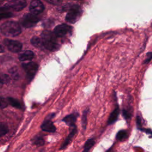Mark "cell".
Segmentation results:
<instances>
[{
  "mask_svg": "<svg viewBox=\"0 0 152 152\" xmlns=\"http://www.w3.org/2000/svg\"><path fill=\"white\" fill-rule=\"evenodd\" d=\"M41 39L43 46L48 50L55 51L59 48V45L56 42L55 35L50 31H43L41 34Z\"/></svg>",
  "mask_w": 152,
  "mask_h": 152,
  "instance_id": "1",
  "label": "cell"
},
{
  "mask_svg": "<svg viewBox=\"0 0 152 152\" xmlns=\"http://www.w3.org/2000/svg\"><path fill=\"white\" fill-rule=\"evenodd\" d=\"M119 115V106L116 105L115 109L112 112V113H110L109 117V119L107 120V124L111 125L115 123L117 121Z\"/></svg>",
  "mask_w": 152,
  "mask_h": 152,
  "instance_id": "13",
  "label": "cell"
},
{
  "mask_svg": "<svg viewBox=\"0 0 152 152\" xmlns=\"http://www.w3.org/2000/svg\"><path fill=\"white\" fill-rule=\"evenodd\" d=\"M8 102H9V103L14 107H16V108H18V109H21V103H20V102L18 100H17L15 99H14L12 97H8Z\"/></svg>",
  "mask_w": 152,
  "mask_h": 152,
  "instance_id": "18",
  "label": "cell"
},
{
  "mask_svg": "<svg viewBox=\"0 0 152 152\" xmlns=\"http://www.w3.org/2000/svg\"><path fill=\"white\" fill-rule=\"evenodd\" d=\"M27 5V2L25 0L19 1L12 5L0 7V11H9L10 10L14 11H19L24 9Z\"/></svg>",
  "mask_w": 152,
  "mask_h": 152,
  "instance_id": "6",
  "label": "cell"
},
{
  "mask_svg": "<svg viewBox=\"0 0 152 152\" xmlns=\"http://www.w3.org/2000/svg\"><path fill=\"white\" fill-rule=\"evenodd\" d=\"M12 16V14L10 11H1L0 12V20L10 18Z\"/></svg>",
  "mask_w": 152,
  "mask_h": 152,
  "instance_id": "24",
  "label": "cell"
},
{
  "mask_svg": "<svg viewBox=\"0 0 152 152\" xmlns=\"http://www.w3.org/2000/svg\"><path fill=\"white\" fill-rule=\"evenodd\" d=\"M2 33L7 36L14 37L20 34L21 30L19 24L15 21H7L1 26Z\"/></svg>",
  "mask_w": 152,
  "mask_h": 152,
  "instance_id": "2",
  "label": "cell"
},
{
  "mask_svg": "<svg viewBox=\"0 0 152 152\" xmlns=\"http://www.w3.org/2000/svg\"><path fill=\"white\" fill-rule=\"evenodd\" d=\"M10 1H17V0H10Z\"/></svg>",
  "mask_w": 152,
  "mask_h": 152,
  "instance_id": "35",
  "label": "cell"
},
{
  "mask_svg": "<svg viewBox=\"0 0 152 152\" xmlns=\"http://www.w3.org/2000/svg\"><path fill=\"white\" fill-rule=\"evenodd\" d=\"M88 108L86 109L83 112V115H82V119H81V124H82V127L85 130L87 128V115L88 112Z\"/></svg>",
  "mask_w": 152,
  "mask_h": 152,
  "instance_id": "17",
  "label": "cell"
},
{
  "mask_svg": "<svg viewBox=\"0 0 152 152\" xmlns=\"http://www.w3.org/2000/svg\"><path fill=\"white\" fill-rule=\"evenodd\" d=\"M152 59V52H149L147 54V58L146 59H145L144 61V63H148L150 61H151V59Z\"/></svg>",
  "mask_w": 152,
  "mask_h": 152,
  "instance_id": "29",
  "label": "cell"
},
{
  "mask_svg": "<svg viewBox=\"0 0 152 152\" xmlns=\"http://www.w3.org/2000/svg\"><path fill=\"white\" fill-rule=\"evenodd\" d=\"M83 152H89V150H86V149H84V150L83 151Z\"/></svg>",
  "mask_w": 152,
  "mask_h": 152,
  "instance_id": "33",
  "label": "cell"
},
{
  "mask_svg": "<svg viewBox=\"0 0 152 152\" xmlns=\"http://www.w3.org/2000/svg\"><path fill=\"white\" fill-rule=\"evenodd\" d=\"M106 152H115L114 150H113V147H111L110 148H109Z\"/></svg>",
  "mask_w": 152,
  "mask_h": 152,
  "instance_id": "30",
  "label": "cell"
},
{
  "mask_svg": "<svg viewBox=\"0 0 152 152\" xmlns=\"http://www.w3.org/2000/svg\"><path fill=\"white\" fill-rule=\"evenodd\" d=\"M4 52V47L0 45V53H2Z\"/></svg>",
  "mask_w": 152,
  "mask_h": 152,
  "instance_id": "31",
  "label": "cell"
},
{
  "mask_svg": "<svg viewBox=\"0 0 152 152\" xmlns=\"http://www.w3.org/2000/svg\"><path fill=\"white\" fill-rule=\"evenodd\" d=\"M72 27L66 24L58 25L55 28L53 33L56 37H63L71 31Z\"/></svg>",
  "mask_w": 152,
  "mask_h": 152,
  "instance_id": "8",
  "label": "cell"
},
{
  "mask_svg": "<svg viewBox=\"0 0 152 152\" xmlns=\"http://www.w3.org/2000/svg\"><path fill=\"white\" fill-rule=\"evenodd\" d=\"M95 144V141L93 138L88 139L84 144V149H86L88 150H90Z\"/></svg>",
  "mask_w": 152,
  "mask_h": 152,
  "instance_id": "21",
  "label": "cell"
},
{
  "mask_svg": "<svg viewBox=\"0 0 152 152\" xmlns=\"http://www.w3.org/2000/svg\"><path fill=\"white\" fill-rule=\"evenodd\" d=\"M39 18L33 14H27L23 16L21 20L22 25L26 28H29L34 26L38 21Z\"/></svg>",
  "mask_w": 152,
  "mask_h": 152,
  "instance_id": "5",
  "label": "cell"
},
{
  "mask_svg": "<svg viewBox=\"0 0 152 152\" xmlns=\"http://www.w3.org/2000/svg\"><path fill=\"white\" fill-rule=\"evenodd\" d=\"M3 82H2V81L1 80V78H0V88L2 87V85H3Z\"/></svg>",
  "mask_w": 152,
  "mask_h": 152,
  "instance_id": "32",
  "label": "cell"
},
{
  "mask_svg": "<svg viewBox=\"0 0 152 152\" xmlns=\"http://www.w3.org/2000/svg\"><path fill=\"white\" fill-rule=\"evenodd\" d=\"M136 124H137V127L138 128V129L141 131H144L145 128H143L142 126V123H141V118L139 116H137V119H136Z\"/></svg>",
  "mask_w": 152,
  "mask_h": 152,
  "instance_id": "25",
  "label": "cell"
},
{
  "mask_svg": "<svg viewBox=\"0 0 152 152\" xmlns=\"http://www.w3.org/2000/svg\"><path fill=\"white\" fill-rule=\"evenodd\" d=\"M22 66L27 74V78L29 80H31L33 78V77L34 76L35 74L37 71L38 65L35 62H31L28 63L23 64Z\"/></svg>",
  "mask_w": 152,
  "mask_h": 152,
  "instance_id": "4",
  "label": "cell"
},
{
  "mask_svg": "<svg viewBox=\"0 0 152 152\" xmlns=\"http://www.w3.org/2000/svg\"><path fill=\"white\" fill-rule=\"evenodd\" d=\"M4 43L9 50L14 53L19 52L22 48V44L17 40L6 39H4Z\"/></svg>",
  "mask_w": 152,
  "mask_h": 152,
  "instance_id": "7",
  "label": "cell"
},
{
  "mask_svg": "<svg viewBox=\"0 0 152 152\" xmlns=\"http://www.w3.org/2000/svg\"><path fill=\"white\" fill-rule=\"evenodd\" d=\"M9 72L11 76V77L14 80H18L19 78V72L18 71V69L16 66L11 68L9 70Z\"/></svg>",
  "mask_w": 152,
  "mask_h": 152,
  "instance_id": "19",
  "label": "cell"
},
{
  "mask_svg": "<svg viewBox=\"0 0 152 152\" xmlns=\"http://www.w3.org/2000/svg\"><path fill=\"white\" fill-rule=\"evenodd\" d=\"M44 10V5L40 0H33L30 4V11L34 15H38Z\"/></svg>",
  "mask_w": 152,
  "mask_h": 152,
  "instance_id": "9",
  "label": "cell"
},
{
  "mask_svg": "<svg viewBox=\"0 0 152 152\" xmlns=\"http://www.w3.org/2000/svg\"><path fill=\"white\" fill-rule=\"evenodd\" d=\"M40 152H44V151H40Z\"/></svg>",
  "mask_w": 152,
  "mask_h": 152,
  "instance_id": "36",
  "label": "cell"
},
{
  "mask_svg": "<svg viewBox=\"0 0 152 152\" xmlns=\"http://www.w3.org/2000/svg\"><path fill=\"white\" fill-rule=\"evenodd\" d=\"M4 0H0V4H1L4 2Z\"/></svg>",
  "mask_w": 152,
  "mask_h": 152,
  "instance_id": "34",
  "label": "cell"
},
{
  "mask_svg": "<svg viewBox=\"0 0 152 152\" xmlns=\"http://www.w3.org/2000/svg\"><path fill=\"white\" fill-rule=\"evenodd\" d=\"M122 115L125 119H129L132 117V112L130 109H124L122 110Z\"/></svg>",
  "mask_w": 152,
  "mask_h": 152,
  "instance_id": "23",
  "label": "cell"
},
{
  "mask_svg": "<svg viewBox=\"0 0 152 152\" xmlns=\"http://www.w3.org/2000/svg\"><path fill=\"white\" fill-rule=\"evenodd\" d=\"M45 1L53 5H58L62 1V0H45Z\"/></svg>",
  "mask_w": 152,
  "mask_h": 152,
  "instance_id": "28",
  "label": "cell"
},
{
  "mask_svg": "<svg viewBox=\"0 0 152 152\" xmlns=\"http://www.w3.org/2000/svg\"><path fill=\"white\" fill-rule=\"evenodd\" d=\"M77 126H75V125L69 127V133L68 135L67 136V137L66 138V139L65 140V141H64L62 145L61 146L60 150L64 149L66 147V146L71 142V141L74 138V136L77 134Z\"/></svg>",
  "mask_w": 152,
  "mask_h": 152,
  "instance_id": "10",
  "label": "cell"
},
{
  "mask_svg": "<svg viewBox=\"0 0 152 152\" xmlns=\"http://www.w3.org/2000/svg\"><path fill=\"white\" fill-rule=\"evenodd\" d=\"M41 128L43 131L48 132H54L56 131V127L50 120L45 121L41 125Z\"/></svg>",
  "mask_w": 152,
  "mask_h": 152,
  "instance_id": "12",
  "label": "cell"
},
{
  "mask_svg": "<svg viewBox=\"0 0 152 152\" xmlns=\"http://www.w3.org/2000/svg\"><path fill=\"white\" fill-rule=\"evenodd\" d=\"M79 116L78 113H73L70 115H68L64 117L62 119V121L69 127L75 125L76 120L77 117Z\"/></svg>",
  "mask_w": 152,
  "mask_h": 152,
  "instance_id": "11",
  "label": "cell"
},
{
  "mask_svg": "<svg viewBox=\"0 0 152 152\" xmlns=\"http://www.w3.org/2000/svg\"><path fill=\"white\" fill-rule=\"evenodd\" d=\"M128 137V133L126 130L124 129L119 131L116 135V138L119 141H124L126 139H127Z\"/></svg>",
  "mask_w": 152,
  "mask_h": 152,
  "instance_id": "15",
  "label": "cell"
},
{
  "mask_svg": "<svg viewBox=\"0 0 152 152\" xmlns=\"http://www.w3.org/2000/svg\"><path fill=\"white\" fill-rule=\"evenodd\" d=\"M8 132V128L7 125L2 122H0V137L5 135Z\"/></svg>",
  "mask_w": 152,
  "mask_h": 152,
  "instance_id": "22",
  "label": "cell"
},
{
  "mask_svg": "<svg viewBox=\"0 0 152 152\" xmlns=\"http://www.w3.org/2000/svg\"><path fill=\"white\" fill-rule=\"evenodd\" d=\"M1 80L2 81L3 83H8L10 81V77L9 76H8L7 75L5 74V75H2V76L0 77Z\"/></svg>",
  "mask_w": 152,
  "mask_h": 152,
  "instance_id": "27",
  "label": "cell"
},
{
  "mask_svg": "<svg viewBox=\"0 0 152 152\" xmlns=\"http://www.w3.org/2000/svg\"><path fill=\"white\" fill-rule=\"evenodd\" d=\"M81 10L77 5H74L71 7L66 15L65 20L70 23H75L81 14Z\"/></svg>",
  "mask_w": 152,
  "mask_h": 152,
  "instance_id": "3",
  "label": "cell"
},
{
  "mask_svg": "<svg viewBox=\"0 0 152 152\" xmlns=\"http://www.w3.org/2000/svg\"><path fill=\"white\" fill-rule=\"evenodd\" d=\"M34 53L31 50H26L20 54L18 58L21 61H25L28 60H31L34 57Z\"/></svg>",
  "mask_w": 152,
  "mask_h": 152,
  "instance_id": "14",
  "label": "cell"
},
{
  "mask_svg": "<svg viewBox=\"0 0 152 152\" xmlns=\"http://www.w3.org/2000/svg\"><path fill=\"white\" fill-rule=\"evenodd\" d=\"M31 43L36 48H42L43 46L42 40L37 36H34L31 39Z\"/></svg>",
  "mask_w": 152,
  "mask_h": 152,
  "instance_id": "16",
  "label": "cell"
},
{
  "mask_svg": "<svg viewBox=\"0 0 152 152\" xmlns=\"http://www.w3.org/2000/svg\"><path fill=\"white\" fill-rule=\"evenodd\" d=\"M8 106V102L2 97H0V109H4Z\"/></svg>",
  "mask_w": 152,
  "mask_h": 152,
  "instance_id": "26",
  "label": "cell"
},
{
  "mask_svg": "<svg viewBox=\"0 0 152 152\" xmlns=\"http://www.w3.org/2000/svg\"><path fill=\"white\" fill-rule=\"evenodd\" d=\"M33 144L36 145H38V146H40V145H43L45 144V141L43 140V138L39 136H37L33 138Z\"/></svg>",
  "mask_w": 152,
  "mask_h": 152,
  "instance_id": "20",
  "label": "cell"
}]
</instances>
